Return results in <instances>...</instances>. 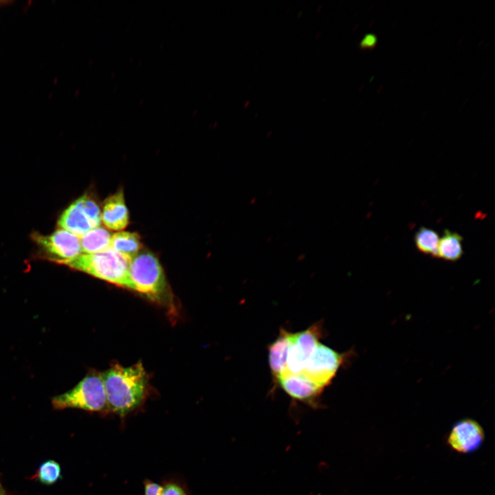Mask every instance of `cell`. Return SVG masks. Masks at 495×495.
<instances>
[{
    "instance_id": "cell-1",
    "label": "cell",
    "mask_w": 495,
    "mask_h": 495,
    "mask_svg": "<svg viewBox=\"0 0 495 495\" xmlns=\"http://www.w3.org/2000/svg\"><path fill=\"white\" fill-rule=\"evenodd\" d=\"M101 375L109 410L123 416L142 404L146 394L147 377L141 362L130 366L114 364Z\"/></svg>"
},
{
    "instance_id": "cell-2",
    "label": "cell",
    "mask_w": 495,
    "mask_h": 495,
    "mask_svg": "<svg viewBox=\"0 0 495 495\" xmlns=\"http://www.w3.org/2000/svg\"><path fill=\"white\" fill-rule=\"evenodd\" d=\"M130 289L160 305L174 307L173 296L157 257L150 251H140L129 266Z\"/></svg>"
},
{
    "instance_id": "cell-3",
    "label": "cell",
    "mask_w": 495,
    "mask_h": 495,
    "mask_svg": "<svg viewBox=\"0 0 495 495\" xmlns=\"http://www.w3.org/2000/svg\"><path fill=\"white\" fill-rule=\"evenodd\" d=\"M131 259L111 248L95 254H80L63 265L95 278L129 289Z\"/></svg>"
},
{
    "instance_id": "cell-4",
    "label": "cell",
    "mask_w": 495,
    "mask_h": 495,
    "mask_svg": "<svg viewBox=\"0 0 495 495\" xmlns=\"http://www.w3.org/2000/svg\"><path fill=\"white\" fill-rule=\"evenodd\" d=\"M52 405L56 410L76 408L99 412L107 407V399L101 373H88L72 389L54 396Z\"/></svg>"
},
{
    "instance_id": "cell-5",
    "label": "cell",
    "mask_w": 495,
    "mask_h": 495,
    "mask_svg": "<svg viewBox=\"0 0 495 495\" xmlns=\"http://www.w3.org/2000/svg\"><path fill=\"white\" fill-rule=\"evenodd\" d=\"M101 224V210L88 195H84L72 203L58 221L59 228L81 238L89 230Z\"/></svg>"
},
{
    "instance_id": "cell-6",
    "label": "cell",
    "mask_w": 495,
    "mask_h": 495,
    "mask_svg": "<svg viewBox=\"0 0 495 495\" xmlns=\"http://www.w3.org/2000/svg\"><path fill=\"white\" fill-rule=\"evenodd\" d=\"M349 357L320 342L299 373L324 389Z\"/></svg>"
},
{
    "instance_id": "cell-7",
    "label": "cell",
    "mask_w": 495,
    "mask_h": 495,
    "mask_svg": "<svg viewBox=\"0 0 495 495\" xmlns=\"http://www.w3.org/2000/svg\"><path fill=\"white\" fill-rule=\"evenodd\" d=\"M32 236L50 259L57 263L63 264L82 253L80 238L61 228L50 235L34 233Z\"/></svg>"
},
{
    "instance_id": "cell-8",
    "label": "cell",
    "mask_w": 495,
    "mask_h": 495,
    "mask_svg": "<svg viewBox=\"0 0 495 495\" xmlns=\"http://www.w3.org/2000/svg\"><path fill=\"white\" fill-rule=\"evenodd\" d=\"M322 335V324L319 322L304 331L291 333L287 360L289 372L299 373L302 371Z\"/></svg>"
},
{
    "instance_id": "cell-9",
    "label": "cell",
    "mask_w": 495,
    "mask_h": 495,
    "mask_svg": "<svg viewBox=\"0 0 495 495\" xmlns=\"http://www.w3.org/2000/svg\"><path fill=\"white\" fill-rule=\"evenodd\" d=\"M484 439L485 434L482 426L474 419H464L452 426L447 441L453 450L468 454L477 450Z\"/></svg>"
},
{
    "instance_id": "cell-10",
    "label": "cell",
    "mask_w": 495,
    "mask_h": 495,
    "mask_svg": "<svg viewBox=\"0 0 495 495\" xmlns=\"http://www.w3.org/2000/svg\"><path fill=\"white\" fill-rule=\"evenodd\" d=\"M277 384H279L280 388L294 400L306 404L313 408L320 407L319 397L324 388L302 374L287 371L279 377Z\"/></svg>"
},
{
    "instance_id": "cell-11",
    "label": "cell",
    "mask_w": 495,
    "mask_h": 495,
    "mask_svg": "<svg viewBox=\"0 0 495 495\" xmlns=\"http://www.w3.org/2000/svg\"><path fill=\"white\" fill-rule=\"evenodd\" d=\"M101 221L113 231H122L129 223V214L122 189L108 197L101 211Z\"/></svg>"
},
{
    "instance_id": "cell-12",
    "label": "cell",
    "mask_w": 495,
    "mask_h": 495,
    "mask_svg": "<svg viewBox=\"0 0 495 495\" xmlns=\"http://www.w3.org/2000/svg\"><path fill=\"white\" fill-rule=\"evenodd\" d=\"M291 333L292 332L281 329L275 340L267 347L269 365L275 386L279 377L288 371L287 360Z\"/></svg>"
},
{
    "instance_id": "cell-13",
    "label": "cell",
    "mask_w": 495,
    "mask_h": 495,
    "mask_svg": "<svg viewBox=\"0 0 495 495\" xmlns=\"http://www.w3.org/2000/svg\"><path fill=\"white\" fill-rule=\"evenodd\" d=\"M111 236L106 228L100 226L89 230L80 238L81 252L95 254L107 250L110 248Z\"/></svg>"
},
{
    "instance_id": "cell-14",
    "label": "cell",
    "mask_w": 495,
    "mask_h": 495,
    "mask_svg": "<svg viewBox=\"0 0 495 495\" xmlns=\"http://www.w3.org/2000/svg\"><path fill=\"white\" fill-rule=\"evenodd\" d=\"M110 248L132 259L140 252L142 248L140 237L136 232H117L111 236Z\"/></svg>"
},
{
    "instance_id": "cell-15",
    "label": "cell",
    "mask_w": 495,
    "mask_h": 495,
    "mask_svg": "<svg viewBox=\"0 0 495 495\" xmlns=\"http://www.w3.org/2000/svg\"><path fill=\"white\" fill-rule=\"evenodd\" d=\"M463 237L457 232L445 230L439 239L438 257L446 261H456L463 255Z\"/></svg>"
},
{
    "instance_id": "cell-16",
    "label": "cell",
    "mask_w": 495,
    "mask_h": 495,
    "mask_svg": "<svg viewBox=\"0 0 495 495\" xmlns=\"http://www.w3.org/2000/svg\"><path fill=\"white\" fill-rule=\"evenodd\" d=\"M439 241L437 232L425 227H421L415 235V242L418 250L434 258H438Z\"/></svg>"
},
{
    "instance_id": "cell-17",
    "label": "cell",
    "mask_w": 495,
    "mask_h": 495,
    "mask_svg": "<svg viewBox=\"0 0 495 495\" xmlns=\"http://www.w3.org/2000/svg\"><path fill=\"white\" fill-rule=\"evenodd\" d=\"M32 478L43 485H54L62 478L60 465L54 460L45 461L38 466Z\"/></svg>"
},
{
    "instance_id": "cell-18",
    "label": "cell",
    "mask_w": 495,
    "mask_h": 495,
    "mask_svg": "<svg viewBox=\"0 0 495 495\" xmlns=\"http://www.w3.org/2000/svg\"><path fill=\"white\" fill-rule=\"evenodd\" d=\"M162 495H187L182 487L176 483H168L163 487Z\"/></svg>"
},
{
    "instance_id": "cell-19",
    "label": "cell",
    "mask_w": 495,
    "mask_h": 495,
    "mask_svg": "<svg viewBox=\"0 0 495 495\" xmlns=\"http://www.w3.org/2000/svg\"><path fill=\"white\" fill-rule=\"evenodd\" d=\"M163 487L160 485L146 481L144 483V495H162Z\"/></svg>"
},
{
    "instance_id": "cell-20",
    "label": "cell",
    "mask_w": 495,
    "mask_h": 495,
    "mask_svg": "<svg viewBox=\"0 0 495 495\" xmlns=\"http://www.w3.org/2000/svg\"><path fill=\"white\" fill-rule=\"evenodd\" d=\"M377 39L375 35L369 34L366 35L360 43L362 48L373 47L376 43Z\"/></svg>"
},
{
    "instance_id": "cell-21",
    "label": "cell",
    "mask_w": 495,
    "mask_h": 495,
    "mask_svg": "<svg viewBox=\"0 0 495 495\" xmlns=\"http://www.w3.org/2000/svg\"><path fill=\"white\" fill-rule=\"evenodd\" d=\"M0 495H6V491L0 481Z\"/></svg>"
},
{
    "instance_id": "cell-22",
    "label": "cell",
    "mask_w": 495,
    "mask_h": 495,
    "mask_svg": "<svg viewBox=\"0 0 495 495\" xmlns=\"http://www.w3.org/2000/svg\"><path fill=\"white\" fill-rule=\"evenodd\" d=\"M12 1H0V5L4 6L8 3H11Z\"/></svg>"
}]
</instances>
